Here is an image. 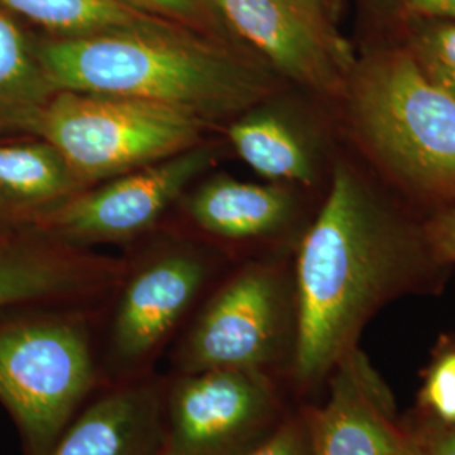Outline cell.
I'll use <instances>...</instances> for the list:
<instances>
[{
	"label": "cell",
	"mask_w": 455,
	"mask_h": 455,
	"mask_svg": "<svg viewBox=\"0 0 455 455\" xmlns=\"http://www.w3.org/2000/svg\"><path fill=\"white\" fill-rule=\"evenodd\" d=\"M425 218V216H423ZM420 212L358 157H336L317 216L295 259L292 374L310 388L346 355L376 312L440 275Z\"/></svg>",
	"instance_id": "1"
},
{
	"label": "cell",
	"mask_w": 455,
	"mask_h": 455,
	"mask_svg": "<svg viewBox=\"0 0 455 455\" xmlns=\"http://www.w3.org/2000/svg\"><path fill=\"white\" fill-rule=\"evenodd\" d=\"M37 52L58 90L137 98L233 120L278 93L275 73L248 49L191 29L41 37Z\"/></svg>",
	"instance_id": "2"
},
{
	"label": "cell",
	"mask_w": 455,
	"mask_h": 455,
	"mask_svg": "<svg viewBox=\"0 0 455 455\" xmlns=\"http://www.w3.org/2000/svg\"><path fill=\"white\" fill-rule=\"evenodd\" d=\"M334 107L356 157L408 206L430 214L455 203V97L402 44L356 58Z\"/></svg>",
	"instance_id": "3"
},
{
	"label": "cell",
	"mask_w": 455,
	"mask_h": 455,
	"mask_svg": "<svg viewBox=\"0 0 455 455\" xmlns=\"http://www.w3.org/2000/svg\"><path fill=\"white\" fill-rule=\"evenodd\" d=\"M71 307L0 310V405L26 455H48L103 379L88 315Z\"/></svg>",
	"instance_id": "4"
},
{
	"label": "cell",
	"mask_w": 455,
	"mask_h": 455,
	"mask_svg": "<svg viewBox=\"0 0 455 455\" xmlns=\"http://www.w3.org/2000/svg\"><path fill=\"white\" fill-rule=\"evenodd\" d=\"M212 125L137 98L60 90L37 137L56 147L86 188L199 146Z\"/></svg>",
	"instance_id": "5"
},
{
	"label": "cell",
	"mask_w": 455,
	"mask_h": 455,
	"mask_svg": "<svg viewBox=\"0 0 455 455\" xmlns=\"http://www.w3.org/2000/svg\"><path fill=\"white\" fill-rule=\"evenodd\" d=\"M292 283L275 261H250L212 293L180 341L176 374L208 370L267 371L293 349Z\"/></svg>",
	"instance_id": "6"
},
{
	"label": "cell",
	"mask_w": 455,
	"mask_h": 455,
	"mask_svg": "<svg viewBox=\"0 0 455 455\" xmlns=\"http://www.w3.org/2000/svg\"><path fill=\"white\" fill-rule=\"evenodd\" d=\"M280 400L267 371L208 370L164 383L161 455H246L280 420Z\"/></svg>",
	"instance_id": "7"
},
{
	"label": "cell",
	"mask_w": 455,
	"mask_h": 455,
	"mask_svg": "<svg viewBox=\"0 0 455 455\" xmlns=\"http://www.w3.org/2000/svg\"><path fill=\"white\" fill-rule=\"evenodd\" d=\"M214 148L193 147L161 163L98 182L51 212L34 233L86 250L122 243L146 233L214 163Z\"/></svg>",
	"instance_id": "8"
},
{
	"label": "cell",
	"mask_w": 455,
	"mask_h": 455,
	"mask_svg": "<svg viewBox=\"0 0 455 455\" xmlns=\"http://www.w3.org/2000/svg\"><path fill=\"white\" fill-rule=\"evenodd\" d=\"M208 5L221 28L278 78L332 105L341 97L356 56L339 31L300 0H208Z\"/></svg>",
	"instance_id": "9"
},
{
	"label": "cell",
	"mask_w": 455,
	"mask_h": 455,
	"mask_svg": "<svg viewBox=\"0 0 455 455\" xmlns=\"http://www.w3.org/2000/svg\"><path fill=\"white\" fill-rule=\"evenodd\" d=\"M208 260L189 246H171L137 265L118 283L107 364L115 381L148 376L164 344L206 283Z\"/></svg>",
	"instance_id": "10"
},
{
	"label": "cell",
	"mask_w": 455,
	"mask_h": 455,
	"mask_svg": "<svg viewBox=\"0 0 455 455\" xmlns=\"http://www.w3.org/2000/svg\"><path fill=\"white\" fill-rule=\"evenodd\" d=\"M310 455H419L396 423L390 391L358 347L329 374L324 405L306 413Z\"/></svg>",
	"instance_id": "11"
},
{
	"label": "cell",
	"mask_w": 455,
	"mask_h": 455,
	"mask_svg": "<svg viewBox=\"0 0 455 455\" xmlns=\"http://www.w3.org/2000/svg\"><path fill=\"white\" fill-rule=\"evenodd\" d=\"M125 270L122 261L34 231L0 229V310L88 302L115 291Z\"/></svg>",
	"instance_id": "12"
},
{
	"label": "cell",
	"mask_w": 455,
	"mask_h": 455,
	"mask_svg": "<svg viewBox=\"0 0 455 455\" xmlns=\"http://www.w3.org/2000/svg\"><path fill=\"white\" fill-rule=\"evenodd\" d=\"M163 437L164 383L142 376L110 383L48 455H161Z\"/></svg>",
	"instance_id": "13"
},
{
	"label": "cell",
	"mask_w": 455,
	"mask_h": 455,
	"mask_svg": "<svg viewBox=\"0 0 455 455\" xmlns=\"http://www.w3.org/2000/svg\"><path fill=\"white\" fill-rule=\"evenodd\" d=\"M276 95L233 118L228 140L238 157L268 182L310 188L323 176V135L278 103Z\"/></svg>",
	"instance_id": "14"
},
{
	"label": "cell",
	"mask_w": 455,
	"mask_h": 455,
	"mask_svg": "<svg viewBox=\"0 0 455 455\" xmlns=\"http://www.w3.org/2000/svg\"><path fill=\"white\" fill-rule=\"evenodd\" d=\"M86 186L43 137L0 139V229L34 231Z\"/></svg>",
	"instance_id": "15"
},
{
	"label": "cell",
	"mask_w": 455,
	"mask_h": 455,
	"mask_svg": "<svg viewBox=\"0 0 455 455\" xmlns=\"http://www.w3.org/2000/svg\"><path fill=\"white\" fill-rule=\"evenodd\" d=\"M196 227L228 242L275 236L292 223L297 212L293 186L244 182L225 174L206 180L186 199Z\"/></svg>",
	"instance_id": "16"
},
{
	"label": "cell",
	"mask_w": 455,
	"mask_h": 455,
	"mask_svg": "<svg viewBox=\"0 0 455 455\" xmlns=\"http://www.w3.org/2000/svg\"><path fill=\"white\" fill-rule=\"evenodd\" d=\"M60 90L37 52V39L0 7V139L36 135Z\"/></svg>",
	"instance_id": "17"
},
{
	"label": "cell",
	"mask_w": 455,
	"mask_h": 455,
	"mask_svg": "<svg viewBox=\"0 0 455 455\" xmlns=\"http://www.w3.org/2000/svg\"><path fill=\"white\" fill-rule=\"evenodd\" d=\"M0 7L43 28L52 37L188 29L127 0H0Z\"/></svg>",
	"instance_id": "18"
},
{
	"label": "cell",
	"mask_w": 455,
	"mask_h": 455,
	"mask_svg": "<svg viewBox=\"0 0 455 455\" xmlns=\"http://www.w3.org/2000/svg\"><path fill=\"white\" fill-rule=\"evenodd\" d=\"M403 48L423 76L455 97V20L407 19Z\"/></svg>",
	"instance_id": "19"
},
{
	"label": "cell",
	"mask_w": 455,
	"mask_h": 455,
	"mask_svg": "<svg viewBox=\"0 0 455 455\" xmlns=\"http://www.w3.org/2000/svg\"><path fill=\"white\" fill-rule=\"evenodd\" d=\"M127 2L154 16L163 17L204 36L214 34L218 29H223L216 16L212 14L208 0H127Z\"/></svg>",
	"instance_id": "20"
},
{
	"label": "cell",
	"mask_w": 455,
	"mask_h": 455,
	"mask_svg": "<svg viewBox=\"0 0 455 455\" xmlns=\"http://www.w3.org/2000/svg\"><path fill=\"white\" fill-rule=\"evenodd\" d=\"M423 402L442 423H455V349L440 353L427 374Z\"/></svg>",
	"instance_id": "21"
},
{
	"label": "cell",
	"mask_w": 455,
	"mask_h": 455,
	"mask_svg": "<svg viewBox=\"0 0 455 455\" xmlns=\"http://www.w3.org/2000/svg\"><path fill=\"white\" fill-rule=\"evenodd\" d=\"M425 238L442 267L455 265V203L423 218Z\"/></svg>",
	"instance_id": "22"
},
{
	"label": "cell",
	"mask_w": 455,
	"mask_h": 455,
	"mask_svg": "<svg viewBox=\"0 0 455 455\" xmlns=\"http://www.w3.org/2000/svg\"><path fill=\"white\" fill-rule=\"evenodd\" d=\"M246 455H310L306 415L283 420L268 439Z\"/></svg>",
	"instance_id": "23"
},
{
	"label": "cell",
	"mask_w": 455,
	"mask_h": 455,
	"mask_svg": "<svg viewBox=\"0 0 455 455\" xmlns=\"http://www.w3.org/2000/svg\"><path fill=\"white\" fill-rule=\"evenodd\" d=\"M402 12L419 19L455 20V0H396Z\"/></svg>",
	"instance_id": "24"
},
{
	"label": "cell",
	"mask_w": 455,
	"mask_h": 455,
	"mask_svg": "<svg viewBox=\"0 0 455 455\" xmlns=\"http://www.w3.org/2000/svg\"><path fill=\"white\" fill-rule=\"evenodd\" d=\"M419 455H455V423H442L419 437Z\"/></svg>",
	"instance_id": "25"
},
{
	"label": "cell",
	"mask_w": 455,
	"mask_h": 455,
	"mask_svg": "<svg viewBox=\"0 0 455 455\" xmlns=\"http://www.w3.org/2000/svg\"><path fill=\"white\" fill-rule=\"evenodd\" d=\"M310 12L325 24L334 26V0H300Z\"/></svg>",
	"instance_id": "26"
}]
</instances>
